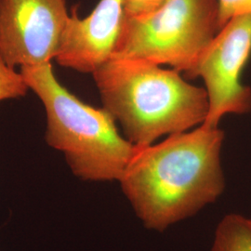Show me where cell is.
Returning a JSON list of instances; mask_svg holds the SVG:
<instances>
[{
  "mask_svg": "<svg viewBox=\"0 0 251 251\" xmlns=\"http://www.w3.org/2000/svg\"><path fill=\"white\" fill-rule=\"evenodd\" d=\"M225 140L222 128L202 124L158 144L136 146L118 182L146 229L164 232L221 198Z\"/></svg>",
  "mask_w": 251,
  "mask_h": 251,
  "instance_id": "6da1fadb",
  "label": "cell"
},
{
  "mask_svg": "<svg viewBox=\"0 0 251 251\" xmlns=\"http://www.w3.org/2000/svg\"><path fill=\"white\" fill-rule=\"evenodd\" d=\"M125 16V0H100L87 17L70 10L54 60L59 65L93 74L114 54Z\"/></svg>",
  "mask_w": 251,
  "mask_h": 251,
  "instance_id": "52a82bcc",
  "label": "cell"
},
{
  "mask_svg": "<svg viewBox=\"0 0 251 251\" xmlns=\"http://www.w3.org/2000/svg\"><path fill=\"white\" fill-rule=\"evenodd\" d=\"M251 56V15L230 20L222 27L198 59L187 77H201L208 100L203 125L215 127L227 115L251 111V88L242 73Z\"/></svg>",
  "mask_w": 251,
  "mask_h": 251,
  "instance_id": "5b68a950",
  "label": "cell"
},
{
  "mask_svg": "<svg viewBox=\"0 0 251 251\" xmlns=\"http://www.w3.org/2000/svg\"><path fill=\"white\" fill-rule=\"evenodd\" d=\"M166 0H125V16H136L151 11Z\"/></svg>",
  "mask_w": 251,
  "mask_h": 251,
  "instance_id": "8fae6325",
  "label": "cell"
},
{
  "mask_svg": "<svg viewBox=\"0 0 251 251\" xmlns=\"http://www.w3.org/2000/svg\"><path fill=\"white\" fill-rule=\"evenodd\" d=\"M21 73L45 108L47 144L63 152L73 174L85 181H118L136 146L119 133L107 110L92 107L66 90L51 63L22 67Z\"/></svg>",
  "mask_w": 251,
  "mask_h": 251,
  "instance_id": "3957f363",
  "label": "cell"
},
{
  "mask_svg": "<svg viewBox=\"0 0 251 251\" xmlns=\"http://www.w3.org/2000/svg\"><path fill=\"white\" fill-rule=\"evenodd\" d=\"M28 90L23 74L9 66L0 54V101L24 97Z\"/></svg>",
  "mask_w": 251,
  "mask_h": 251,
  "instance_id": "9c48e42d",
  "label": "cell"
},
{
  "mask_svg": "<svg viewBox=\"0 0 251 251\" xmlns=\"http://www.w3.org/2000/svg\"><path fill=\"white\" fill-rule=\"evenodd\" d=\"M210 251H251V226L248 217L230 213L216 227Z\"/></svg>",
  "mask_w": 251,
  "mask_h": 251,
  "instance_id": "ba28073f",
  "label": "cell"
},
{
  "mask_svg": "<svg viewBox=\"0 0 251 251\" xmlns=\"http://www.w3.org/2000/svg\"><path fill=\"white\" fill-rule=\"evenodd\" d=\"M248 220H249V224L251 226V218H248Z\"/></svg>",
  "mask_w": 251,
  "mask_h": 251,
  "instance_id": "7c38bea8",
  "label": "cell"
},
{
  "mask_svg": "<svg viewBox=\"0 0 251 251\" xmlns=\"http://www.w3.org/2000/svg\"><path fill=\"white\" fill-rule=\"evenodd\" d=\"M70 12L65 0H0V54L12 67L51 63Z\"/></svg>",
  "mask_w": 251,
  "mask_h": 251,
  "instance_id": "8992f818",
  "label": "cell"
},
{
  "mask_svg": "<svg viewBox=\"0 0 251 251\" xmlns=\"http://www.w3.org/2000/svg\"><path fill=\"white\" fill-rule=\"evenodd\" d=\"M218 0H166L124 16L112 57L169 65L187 77L219 32Z\"/></svg>",
  "mask_w": 251,
  "mask_h": 251,
  "instance_id": "277c9868",
  "label": "cell"
},
{
  "mask_svg": "<svg viewBox=\"0 0 251 251\" xmlns=\"http://www.w3.org/2000/svg\"><path fill=\"white\" fill-rule=\"evenodd\" d=\"M102 107L135 146L154 144L202 125L208 113L206 90L173 69L112 57L92 74Z\"/></svg>",
  "mask_w": 251,
  "mask_h": 251,
  "instance_id": "7a4b0ae2",
  "label": "cell"
},
{
  "mask_svg": "<svg viewBox=\"0 0 251 251\" xmlns=\"http://www.w3.org/2000/svg\"><path fill=\"white\" fill-rule=\"evenodd\" d=\"M219 28L230 20L251 15V0H218Z\"/></svg>",
  "mask_w": 251,
  "mask_h": 251,
  "instance_id": "30bf717a",
  "label": "cell"
}]
</instances>
